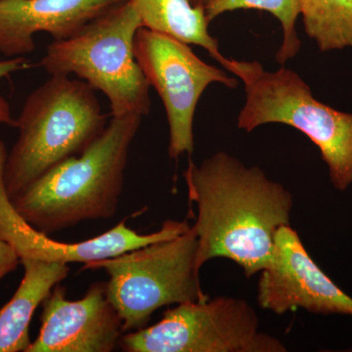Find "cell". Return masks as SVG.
<instances>
[{"label": "cell", "instance_id": "ac0fdd59", "mask_svg": "<svg viewBox=\"0 0 352 352\" xmlns=\"http://www.w3.org/2000/svg\"><path fill=\"white\" fill-rule=\"evenodd\" d=\"M20 259L12 247L0 237V281L17 270Z\"/></svg>", "mask_w": 352, "mask_h": 352}, {"label": "cell", "instance_id": "e0dca14e", "mask_svg": "<svg viewBox=\"0 0 352 352\" xmlns=\"http://www.w3.org/2000/svg\"><path fill=\"white\" fill-rule=\"evenodd\" d=\"M32 64L25 57H13L1 59L0 58V80L8 78L17 72L31 68ZM0 124L11 127L17 126V120L14 119L11 113L10 106L3 96L0 95Z\"/></svg>", "mask_w": 352, "mask_h": 352}, {"label": "cell", "instance_id": "4fadbf2b", "mask_svg": "<svg viewBox=\"0 0 352 352\" xmlns=\"http://www.w3.org/2000/svg\"><path fill=\"white\" fill-rule=\"evenodd\" d=\"M20 263L24 276L12 298L0 309V352L27 351L34 311L69 273L68 264L34 258Z\"/></svg>", "mask_w": 352, "mask_h": 352}, {"label": "cell", "instance_id": "6da1fadb", "mask_svg": "<svg viewBox=\"0 0 352 352\" xmlns=\"http://www.w3.org/2000/svg\"><path fill=\"white\" fill-rule=\"evenodd\" d=\"M183 177L198 210L191 226L198 240L197 270L219 258L237 263L248 278L265 270L278 231L291 224V192L226 152L200 164L190 161Z\"/></svg>", "mask_w": 352, "mask_h": 352}, {"label": "cell", "instance_id": "2e32d148", "mask_svg": "<svg viewBox=\"0 0 352 352\" xmlns=\"http://www.w3.org/2000/svg\"><path fill=\"white\" fill-rule=\"evenodd\" d=\"M252 9L272 14L281 24L283 38L275 56L278 63L284 65L295 58L302 46L296 31V22L300 15V0H214L206 6L205 11L212 22L223 13Z\"/></svg>", "mask_w": 352, "mask_h": 352}, {"label": "cell", "instance_id": "5b68a950", "mask_svg": "<svg viewBox=\"0 0 352 352\" xmlns=\"http://www.w3.org/2000/svg\"><path fill=\"white\" fill-rule=\"evenodd\" d=\"M142 27L129 0L108 9L71 38L54 41L38 66L50 76L76 75L105 95L113 117L150 112V85L134 53Z\"/></svg>", "mask_w": 352, "mask_h": 352}, {"label": "cell", "instance_id": "30bf717a", "mask_svg": "<svg viewBox=\"0 0 352 352\" xmlns=\"http://www.w3.org/2000/svg\"><path fill=\"white\" fill-rule=\"evenodd\" d=\"M261 273L256 298L264 310L352 316V298L317 265L291 224L278 231L272 261Z\"/></svg>", "mask_w": 352, "mask_h": 352}, {"label": "cell", "instance_id": "7a4b0ae2", "mask_svg": "<svg viewBox=\"0 0 352 352\" xmlns=\"http://www.w3.org/2000/svg\"><path fill=\"white\" fill-rule=\"evenodd\" d=\"M142 117H113L85 151L58 164L10 199L41 232H59L87 220L112 219L122 193L129 149Z\"/></svg>", "mask_w": 352, "mask_h": 352}, {"label": "cell", "instance_id": "7c38bea8", "mask_svg": "<svg viewBox=\"0 0 352 352\" xmlns=\"http://www.w3.org/2000/svg\"><path fill=\"white\" fill-rule=\"evenodd\" d=\"M126 0H0V53L24 57L36 50L34 34L71 38L90 21Z\"/></svg>", "mask_w": 352, "mask_h": 352}, {"label": "cell", "instance_id": "d6986e66", "mask_svg": "<svg viewBox=\"0 0 352 352\" xmlns=\"http://www.w3.org/2000/svg\"><path fill=\"white\" fill-rule=\"evenodd\" d=\"M212 1H214V0H190V2H191L194 6L201 7V8L204 9Z\"/></svg>", "mask_w": 352, "mask_h": 352}, {"label": "cell", "instance_id": "3957f363", "mask_svg": "<svg viewBox=\"0 0 352 352\" xmlns=\"http://www.w3.org/2000/svg\"><path fill=\"white\" fill-rule=\"evenodd\" d=\"M94 91L82 80L55 75L28 96L16 119L19 136L4 164L9 199L101 135L107 116Z\"/></svg>", "mask_w": 352, "mask_h": 352}, {"label": "cell", "instance_id": "9c48e42d", "mask_svg": "<svg viewBox=\"0 0 352 352\" xmlns=\"http://www.w3.org/2000/svg\"><path fill=\"white\" fill-rule=\"evenodd\" d=\"M7 152L0 140V237L6 241L19 259L34 258L53 263H89L113 258L157 241L170 239L190 228L187 221L166 220L161 229L139 234L126 226V220L107 232L80 243H63L32 227L14 208L3 182Z\"/></svg>", "mask_w": 352, "mask_h": 352}, {"label": "cell", "instance_id": "8fae6325", "mask_svg": "<svg viewBox=\"0 0 352 352\" xmlns=\"http://www.w3.org/2000/svg\"><path fill=\"white\" fill-rule=\"evenodd\" d=\"M38 338L25 352H111L120 344L122 320L109 300L106 282L69 300L58 284L43 302Z\"/></svg>", "mask_w": 352, "mask_h": 352}, {"label": "cell", "instance_id": "ba28073f", "mask_svg": "<svg viewBox=\"0 0 352 352\" xmlns=\"http://www.w3.org/2000/svg\"><path fill=\"white\" fill-rule=\"evenodd\" d=\"M134 53L146 80L163 102L170 126L168 155L175 160L191 155L194 118L201 95L212 83L237 87V76L204 62L189 44L144 27L136 32Z\"/></svg>", "mask_w": 352, "mask_h": 352}, {"label": "cell", "instance_id": "52a82bcc", "mask_svg": "<svg viewBox=\"0 0 352 352\" xmlns=\"http://www.w3.org/2000/svg\"><path fill=\"white\" fill-rule=\"evenodd\" d=\"M126 352H286L284 342L261 330L247 300L220 296L176 305L154 325L120 338Z\"/></svg>", "mask_w": 352, "mask_h": 352}, {"label": "cell", "instance_id": "8992f818", "mask_svg": "<svg viewBox=\"0 0 352 352\" xmlns=\"http://www.w3.org/2000/svg\"><path fill=\"white\" fill-rule=\"evenodd\" d=\"M197 249L196 233L190 226L176 237L85 264L82 270L107 273L109 300L122 318L124 332H131L146 327L160 308L208 298L196 267Z\"/></svg>", "mask_w": 352, "mask_h": 352}, {"label": "cell", "instance_id": "5bb4252c", "mask_svg": "<svg viewBox=\"0 0 352 352\" xmlns=\"http://www.w3.org/2000/svg\"><path fill=\"white\" fill-rule=\"evenodd\" d=\"M142 27L162 32L183 43L203 47L220 64L226 57L220 53L219 41L208 32L210 21L205 9L190 0H129Z\"/></svg>", "mask_w": 352, "mask_h": 352}, {"label": "cell", "instance_id": "277c9868", "mask_svg": "<svg viewBox=\"0 0 352 352\" xmlns=\"http://www.w3.org/2000/svg\"><path fill=\"white\" fill-rule=\"evenodd\" d=\"M221 65L245 85L238 129L251 132L263 124H282L298 129L318 147L335 188L346 191L351 186L352 113L317 100L309 85L292 69L265 71L259 62L228 58Z\"/></svg>", "mask_w": 352, "mask_h": 352}, {"label": "cell", "instance_id": "9a60e30c", "mask_svg": "<svg viewBox=\"0 0 352 352\" xmlns=\"http://www.w3.org/2000/svg\"><path fill=\"white\" fill-rule=\"evenodd\" d=\"M303 27L322 52L352 50V0H300Z\"/></svg>", "mask_w": 352, "mask_h": 352}]
</instances>
